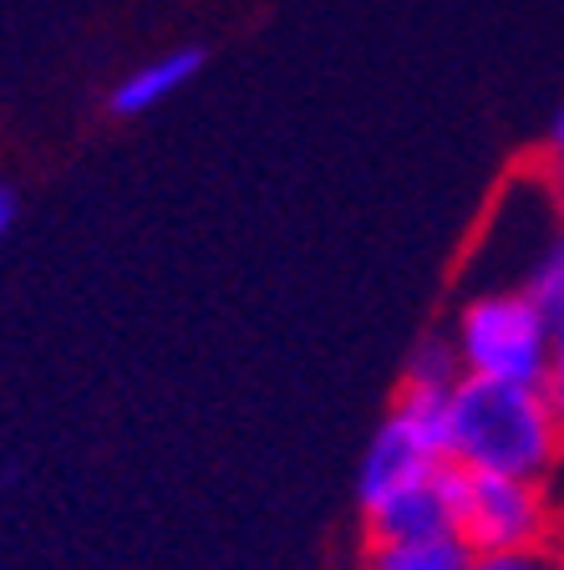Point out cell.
I'll use <instances>...</instances> for the list:
<instances>
[{
  "mask_svg": "<svg viewBox=\"0 0 564 570\" xmlns=\"http://www.w3.org/2000/svg\"><path fill=\"white\" fill-rule=\"evenodd\" d=\"M16 214H21V199H16V194L0 184V239L16 229Z\"/></svg>",
  "mask_w": 564,
  "mask_h": 570,
  "instance_id": "obj_12",
  "label": "cell"
},
{
  "mask_svg": "<svg viewBox=\"0 0 564 570\" xmlns=\"http://www.w3.org/2000/svg\"><path fill=\"white\" fill-rule=\"evenodd\" d=\"M447 453L478 474L550 479L564 459V403L544 382L463 377L453 387Z\"/></svg>",
  "mask_w": 564,
  "mask_h": 570,
  "instance_id": "obj_1",
  "label": "cell"
},
{
  "mask_svg": "<svg viewBox=\"0 0 564 570\" xmlns=\"http://www.w3.org/2000/svg\"><path fill=\"white\" fill-rule=\"evenodd\" d=\"M550 148H554V158H564V102H560V112H554V128H550Z\"/></svg>",
  "mask_w": 564,
  "mask_h": 570,
  "instance_id": "obj_13",
  "label": "cell"
},
{
  "mask_svg": "<svg viewBox=\"0 0 564 570\" xmlns=\"http://www.w3.org/2000/svg\"><path fill=\"white\" fill-rule=\"evenodd\" d=\"M458 540L473 556L554 546V499L544 479L458 469Z\"/></svg>",
  "mask_w": 564,
  "mask_h": 570,
  "instance_id": "obj_3",
  "label": "cell"
},
{
  "mask_svg": "<svg viewBox=\"0 0 564 570\" xmlns=\"http://www.w3.org/2000/svg\"><path fill=\"white\" fill-rule=\"evenodd\" d=\"M447 463L453 459H447L443 443H433L423 428L407 423V417L392 407V413L382 417V428L372 433L366 453H362V469H356V504H362V514H372L376 504L397 499L402 489L443 474Z\"/></svg>",
  "mask_w": 564,
  "mask_h": 570,
  "instance_id": "obj_4",
  "label": "cell"
},
{
  "mask_svg": "<svg viewBox=\"0 0 564 570\" xmlns=\"http://www.w3.org/2000/svg\"><path fill=\"white\" fill-rule=\"evenodd\" d=\"M463 377H494V382H544L550 387V311L518 291L494 285L468 296L453 326Z\"/></svg>",
  "mask_w": 564,
  "mask_h": 570,
  "instance_id": "obj_2",
  "label": "cell"
},
{
  "mask_svg": "<svg viewBox=\"0 0 564 570\" xmlns=\"http://www.w3.org/2000/svg\"><path fill=\"white\" fill-rule=\"evenodd\" d=\"M204 71V47H178L164 51V57L142 61L138 71H128L112 92H107V107L112 118H142V112H158L168 97H178L194 77Z\"/></svg>",
  "mask_w": 564,
  "mask_h": 570,
  "instance_id": "obj_6",
  "label": "cell"
},
{
  "mask_svg": "<svg viewBox=\"0 0 564 570\" xmlns=\"http://www.w3.org/2000/svg\"><path fill=\"white\" fill-rule=\"evenodd\" d=\"M372 540H443L458 534V463H447L443 474L423 479V484L402 489L397 499L376 504L362 514Z\"/></svg>",
  "mask_w": 564,
  "mask_h": 570,
  "instance_id": "obj_5",
  "label": "cell"
},
{
  "mask_svg": "<svg viewBox=\"0 0 564 570\" xmlns=\"http://www.w3.org/2000/svg\"><path fill=\"white\" fill-rule=\"evenodd\" d=\"M550 204H554V225L564 235V158H554V174H550Z\"/></svg>",
  "mask_w": 564,
  "mask_h": 570,
  "instance_id": "obj_11",
  "label": "cell"
},
{
  "mask_svg": "<svg viewBox=\"0 0 564 570\" xmlns=\"http://www.w3.org/2000/svg\"><path fill=\"white\" fill-rule=\"evenodd\" d=\"M468 570H564V556H560V546L498 550V556H473Z\"/></svg>",
  "mask_w": 564,
  "mask_h": 570,
  "instance_id": "obj_9",
  "label": "cell"
},
{
  "mask_svg": "<svg viewBox=\"0 0 564 570\" xmlns=\"http://www.w3.org/2000/svg\"><path fill=\"white\" fill-rule=\"evenodd\" d=\"M514 285H518V291H530V296L540 301V306L550 311V316L564 306V235H560V229H554V235L544 239L540 255H534V261L524 265V275H518Z\"/></svg>",
  "mask_w": 564,
  "mask_h": 570,
  "instance_id": "obj_8",
  "label": "cell"
},
{
  "mask_svg": "<svg viewBox=\"0 0 564 570\" xmlns=\"http://www.w3.org/2000/svg\"><path fill=\"white\" fill-rule=\"evenodd\" d=\"M473 550L458 534L443 540H372L366 570H468Z\"/></svg>",
  "mask_w": 564,
  "mask_h": 570,
  "instance_id": "obj_7",
  "label": "cell"
},
{
  "mask_svg": "<svg viewBox=\"0 0 564 570\" xmlns=\"http://www.w3.org/2000/svg\"><path fill=\"white\" fill-rule=\"evenodd\" d=\"M550 392L564 403V306L550 316Z\"/></svg>",
  "mask_w": 564,
  "mask_h": 570,
  "instance_id": "obj_10",
  "label": "cell"
}]
</instances>
